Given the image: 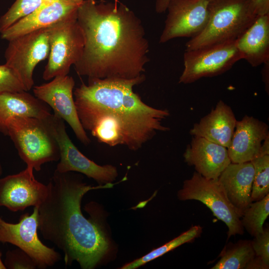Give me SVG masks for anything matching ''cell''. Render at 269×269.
Here are the masks:
<instances>
[{
  "label": "cell",
  "mask_w": 269,
  "mask_h": 269,
  "mask_svg": "<svg viewBox=\"0 0 269 269\" xmlns=\"http://www.w3.org/2000/svg\"><path fill=\"white\" fill-rule=\"evenodd\" d=\"M77 21L84 34L81 56L74 65L88 79L137 78L149 61V43L141 20L119 1L83 0Z\"/></svg>",
  "instance_id": "obj_1"
},
{
  "label": "cell",
  "mask_w": 269,
  "mask_h": 269,
  "mask_svg": "<svg viewBox=\"0 0 269 269\" xmlns=\"http://www.w3.org/2000/svg\"><path fill=\"white\" fill-rule=\"evenodd\" d=\"M145 80L144 74L132 79H88V84L76 88L75 103L84 130L100 142L134 151L158 132L169 131L162 124L169 111L148 106L133 91Z\"/></svg>",
  "instance_id": "obj_2"
},
{
  "label": "cell",
  "mask_w": 269,
  "mask_h": 269,
  "mask_svg": "<svg viewBox=\"0 0 269 269\" xmlns=\"http://www.w3.org/2000/svg\"><path fill=\"white\" fill-rule=\"evenodd\" d=\"M113 185L92 186L72 172L55 170L38 207V229L45 240L62 250L66 265L76 261L82 269H93L108 253L110 244L105 232L95 219L84 216L81 202L89 191Z\"/></svg>",
  "instance_id": "obj_3"
},
{
  "label": "cell",
  "mask_w": 269,
  "mask_h": 269,
  "mask_svg": "<svg viewBox=\"0 0 269 269\" xmlns=\"http://www.w3.org/2000/svg\"><path fill=\"white\" fill-rule=\"evenodd\" d=\"M208 8L206 26L186 43L185 50L235 41L257 16L251 0H211Z\"/></svg>",
  "instance_id": "obj_4"
},
{
  "label": "cell",
  "mask_w": 269,
  "mask_h": 269,
  "mask_svg": "<svg viewBox=\"0 0 269 269\" xmlns=\"http://www.w3.org/2000/svg\"><path fill=\"white\" fill-rule=\"evenodd\" d=\"M47 117H16L6 125V135L13 141L20 157L37 171L43 164L60 158L58 145Z\"/></svg>",
  "instance_id": "obj_5"
},
{
  "label": "cell",
  "mask_w": 269,
  "mask_h": 269,
  "mask_svg": "<svg viewBox=\"0 0 269 269\" xmlns=\"http://www.w3.org/2000/svg\"><path fill=\"white\" fill-rule=\"evenodd\" d=\"M48 29L50 51L42 75L46 81L68 75L71 67L80 58L84 46L77 13Z\"/></svg>",
  "instance_id": "obj_6"
},
{
  "label": "cell",
  "mask_w": 269,
  "mask_h": 269,
  "mask_svg": "<svg viewBox=\"0 0 269 269\" xmlns=\"http://www.w3.org/2000/svg\"><path fill=\"white\" fill-rule=\"evenodd\" d=\"M177 196L183 201L198 200L209 208L228 227L227 240L232 236L244 233L241 220L243 214L229 201L218 179H207L195 171L184 181Z\"/></svg>",
  "instance_id": "obj_7"
},
{
  "label": "cell",
  "mask_w": 269,
  "mask_h": 269,
  "mask_svg": "<svg viewBox=\"0 0 269 269\" xmlns=\"http://www.w3.org/2000/svg\"><path fill=\"white\" fill-rule=\"evenodd\" d=\"M49 51L48 28L30 32L8 41L4 52L5 64L16 72L25 91L33 87L35 68L48 57Z\"/></svg>",
  "instance_id": "obj_8"
},
{
  "label": "cell",
  "mask_w": 269,
  "mask_h": 269,
  "mask_svg": "<svg viewBox=\"0 0 269 269\" xmlns=\"http://www.w3.org/2000/svg\"><path fill=\"white\" fill-rule=\"evenodd\" d=\"M241 59L236 40L185 50L183 55L184 68L179 83L190 84L203 77L222 74Z\"/></svg>",
  "instance_id": "obj_9"
},
{
  "label": "cell",
  "mask_w": 269,
  "mask_h": 269,
  "mask_svg": "<svg viewBox=\"0 0 269 269\" xmlns=\"http://www.w3.org/2000/svg\"><path fill=\"white\" fill-rule=\"evenodd\" d=\"M47 118L59 149L60 161L56 170L80 172L99 183H111L116 179L118 176L116 167L99 165L79 151L69 138L63 120L51 114Z\"/></svg>",
  "instance_id": "obj_10"
},
{
  "label": "cell",
  "mask_w": 269,
  "mask_h": 269,
  "mask_svg": "<svg viewBox=\"0 0 269 269\" xmlns=\"http://www.w3.org/2000/svg\"><path fill=\"white\" fill-rule=\"evenodd\" d=\"M38 229V207H34L31 214L26 213L21 216L16 224L6 222L0 217V242L17 246L40 268L52 266L60 260V255L40 241Z\"/></svg>",
  "instance_id": "obj_11"
},
{
  "label": "cell",
  "mask_w": 269,
  "mask_h": 269,
  "mask_svg": "<svg viewBox=\"0 0 269 269\" xmlns=\"http://www.w3.org/2000/svg\"><path fill=\"white\" fill-rule=\"evenodd\" d=\"M75 81L71 76H60L47 83L33 87L34 96L51 107L54 115L65 121L84 144L91 140L78 116L74 98Z\"/></svg>",
  "instance_id": "obj_12"
},
{
  "label": "cell",
  "mask_w": 269,
  "mask_h": 269,
  "mask_svg": "<svg viewBox=\"0 0 269 269\" xmlns=\"http://www.w3.org/2000/svg\"><path fill=\"white\" fill-rule=\"evenodd\" d=\"M211 0H171L159 42L164 43L177 37L191 38L199 34L207 23Z\"/></svg>",
  "instance_id": "obj_13"
},
{
  "label": "cell",
  "mask_w": 269,
  "mask_h": 269,
  "mask_svg": "<svg viewBox=\"0 0 269 269\" xmlns=\"http://www.w3.org/2000/svg\"><path fill=\"white\" fill-rule=\"evenodd\" d=\"M33 168L27 166L18 173L0 179V206L12 212L38 207L47 193V186L37 181Z\"/></svg>",
  "instance_id": "obj_14"
},
{
  "label": "cell",
  "mask_w": 269,
  "mask_h": 269,
  "mask_svg": "<svg viewBox=\"0 0 269 269\" xmlns=\"http://www.w3.org/2000/svg\"><path fill=\"white\" fill-rule=\"evenodd\" d=\"M82 2L73 0H47L29 15L0 32L8 41L35 30L46 29L77 13Z\"/></svg>",
  "instance_id": "obj_15"
},
{
  "label": "cell",
  "mask_w": 269,
  "mask_h": 269,
  "mask_svg": "<svg viewBox=\"0 0 269 269\" xmlns=\"http://www.w3.org/2000/svg\"><path fill=\"white\" fill-rule=\"evenodd\" d=\"M269 135L268 125L258 119L245 115L241 120L237 121L227 148L231 163L251 161L261 156L262 145Z\"/></svg>",
  "instance_id": "obj_16"
},
{
  "label": "cell",
  "mask_w": 269,
  "mask_h": 269,
  "mask_svg": "<svg viewBox=\"0 0 269 269\" xmlns=\"http://www.w3.org/2000/svg\"><path fill=\"white\" fill-rule=\"evenodd\" d=\"M183 157L196 172L211 179H218L231 163L227 147L196 136H193Z\"/></svg>",
  "instance_id": "obj_17"
},
{
  "label": "cell",
  "mask_w": 269,
  "mask_h": 269,
  "mask_svg": "<svg viewBox=\"0 0 269 269\" xmlns=\"http://www.w3.org/2000/svg\"><path fill=\"white\" fill-rule=\"evenodd\" d=\"M237 122L231 108L220 100L208 115L194 124L190 134L228 148Z\"/></svg>",
  "instance_id": "obj_18"
},
{
  "label": "cell",
  "mask_w": 269,
  "mask_h": 269,
  "mask_svg": "<svg viewBox=\"0 0 269 269\" xmlns=\"http://www.w3.org/2000/svg\"><path fill=\"white\" fill-rule=\"evenodd\" d=\"M254 175V166L248 161L230 163L218 178L229 201L242 214L252 202Z\"/></svg>",
  "instance_id": "obj_19"
},
{
  "label": "cell",
  "mask_w": 269,
  "mask_h": 269,
  "mask_svg": "<svg viewBox=\"0 0 269 269\" xmlns=\"http://www.w3.org/2000/svg\"><path fill=\"white\" fill-rule=\"evenodd\" d=\"M241 58L252 66L269 62V14L257 16L236 40Z\"/></svg>",
  "instance_id": "obj_20"
},
{
  "label": "cell",
  "mask_w": 269,
  "mask_h": 269,
  "mask_svg": "<svg viewBox=\"0 0 269 269\" xmlns=\"http://www.w3.org/2000/svg\"><path fill=\"white\" fill-rule=\"evenodd\" d=\"M51 114L45 103L27 91L0 94V132L6 135V125L16 117L43 119Z\"/></svg>",
  "instance_id": "obj_21"
},
{
  "label": "cell",
  "mask_w": 269,
  "mask_h": 269,
  "mask_svg": "<svg viewBox=\"0 0 269 269\" xmlns=\"http://www.w3.org/2000/svg\"><path fill=\"white\" fill-rule=\"evenodd\" d=\"M251 240H241L225 247L212 269H246L255 257Z\"/></svg>",
  "instance_id": "obj_22"
},
{
  "label": "cell",
  "mask_w": 269,
  "mask_h": 269,
  "mask_svg": "<svg viewBox=\"0 0 269 269\" xmlns=\"http://www.w3.org/2000/svg\"><path fill=\"white\" fill-rule=\"evenodd\" d=\"M202 232V228L200 225L192 226L189 229L172 240L154 249L145 256L125 265L121 269H134L138 268L183 244L192 242L200 236Z\"/></svg>",
  "instance_id": "obj_23"
},
{
  "label": "cell",
  "mask_w": 269,
  "mask_h": 269,
  "mask_svg": "<svg viewBox=\"0 0 269 269\" xmlns=\"http://www.w3.org/2000/svg\"><path fill=\"white\" fill-rule=\"evenodd\" d=\"M269 215V193L262 199L252 202L244 212L241 223L252 236L264 231V224Z\"/></svg>",
  "instance_id": "obj_24"
},
{
  "label": "cell",
  "mask_w": 269,
  "mask_h": 269,
  "mask_svg": "<svg viewBox=\"0 0 269 269\" xmlns=\"http://www.w3.org/2000/svg\"><path fill=\"white\" fill-rule=\"evenodd\" d=\"M251 161L254 167L251 197L252 202L262 199L269 193V154Z\"/></svg>",
  "instance_id": "obj_25"
},
{
  "label": "cell",
  "mask_w": 269,
  "mask_h": 269,
  "mask_svg": "<svg viewBox=\"0 0 269 269\" xmlns=\"http://www.w3.org/2000/svg\"><path fill=\"white\" fill-rule=\"evenodd\" d=\"M47 0H15L0 17V32L19 19L29 15Z\"/></svg>",
  "instance_id": "obj_26"
},
{
  "label": "cell",
  "mask_w": 269,
  "mask_h": 269,
  "mask_svg": "<svg viewBox=\"0 0 269 269\" xmlns=\"http://www.w3.org/2000/svg\"><path fill=\"white\" fill-rule=\"evenodd\" d=\"M25 91L16 72L5 64L0 65V94Z\"/></svg>",
  "instance_id": "obj_27"
},
{
  "label": "cell",
  "mask_w": 269,
  "mask_h": 269,
  "mask_svg": "<svg viewBox=\"0 0 269 269\" xmlns=\"http://www.w3.org/2000/svg\"><path fill=\"white\" fill-rule=\"evenodd\" d=\"M6 269H34L37 267L33 260L21 249L6 253L3 263Z\"/></svg>",
  "instance_id": "obj_28"
},
{
  "label": "cell",
  "mask_w": 269,
  "mask_h": 269,
  "mask_svg": "<svg viewBox=\"0 0 269 269\" xmlns=\"http://www.w3.org/2000/svg\"><path fill=\"white\" fill-rule=\"evenodd\" d=\"M252 245L255 256L260 258L264 263L269 267V229L264 228V231L254 237Z\"/></svg>",
  "instance_id": "obj_29"
},
{
  "label": "cell",
  "mask_w": 269,
  "mask_h": 269,
  "mask_svg": "<svg viewBox=\"0 0 269 269\" xmlns=\"http://www.w3.org/2000/svg\"><path fill=\"white\" fill-rule=\"evenodd\" d=\"M251 3L257 16L269 14V0H251Z\"/></svg>",
  "instance_id": "obj_30"
},
{
  "label": "cell",
  "mask_w": 269,
  "mask_h": 269,
  "mask_svg": "<svg viewBox=\"0 0 269 269\" xmlns=\"http://www.w3.org/2000/svg\"><path fill=\"white\" fill-rule=\"evenodd\" d=\"M172 0H155V10L158 13L166 11L169 2Z\"/></svg>",
  "instance_id": "obj_31"
},
{
  "label": "cell",
  "mask_w": 269,
  "mask_h": 269,
  "mask_svg": "<svg viewBox=\"0 0 269 269\" xmlns=\"http://www.w3.org/2000/svg\"><path fill=\"white\" fill-rule=\"evenodd\" d=\"M264 66L262 70V75L263 81L265 83L266 86V89L269 93V62L263 64Z\"/></svg>",
  "instance_id": "obj_32"
},
{
  "label": "cell",
  "mask_w": 269,
  "mask_h": 269,
  "mask_svg": "<svg viewBox=\"0 0 269 269\" xmlns=\"http://www.w3.org/2000/svg\"><path fill=\"white\" fill-rule=\"evenodd\" d=\"M1 253H0V269H5L6 268L1 260Z\"/></svg>",
  "instance_id": "obj_33"
},
{
  "label": "cell",
  "mask_w": 269,
  "mask_h": 269,
  "mask_svg": "<svg viewBox=\"0 0 269 269\" xmlns=\"http://www.w3.org/2000/svg\"><path fill=\"white\" fill-rule=\"evenodd\" d=\"M1 173H2V168H1V165L0 164V176L1 174Z\"/></svg>",
  "instance_id": "obj_34"
},
{
  "label": "cell",
  "mask_w": 269,
  "mask_h": 269,
  "mask_svg": "<svg viewBox=\"0 0 269 269\" xmlns=\"http://www.w3.org/2000/svg\"><path fill=\"white\" fill-rule=\"evenodd\" d=\"M75 0L79 2H82L83 0Z\"/></svg>",
  "instance_id": "obj_35"
},
{
  "label": "cell",
  "mask_w": 269,
  "mask_h": 269,
  "mask_svg": "<svg viewBox=\"0 0 269 269\" xmlns=\"http://www.w3.org/2000/svg\"><path fill=\"white\" fill-rule=\"evenodd\" d=\"M113 0L115 1H119V0Z\"/></svg>",
  "instance_id": "obj_36"
}]
</instances>
